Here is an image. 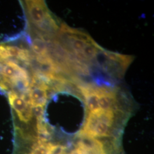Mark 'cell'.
Listing matches in <instances>:
<instances>
[{"mask_svg": "<svg viewBox=\"0 0 154 154\" xmlns=\"http://www.w3.org/2000/svg\"><path fill=\"white\" fill-rule=\"evenodd\" d=\"M30 102L31 106H44L46 105L48 99L47 91L43 88H30Z\"/></svg>", "mask_w": 154, "mask_h": 154, "instance_id": "cell-4", "label": "cell"}, {"mask_svg": "<svg viewBox=\"0 0 154 154\" xmlns=\"http://www.w3.org/2000/svg\"><path fill=\"white\" fill-rule=\"evenodd\" d=\"M70 154H83L81 152H80L79 151H78V149H75L74 150H73L71 152H70Z\"/></svg>", "mask_w": 154, "mask_h": 154, "instance_id": "cell-10", "label": "cell"}, {"mask_svg": "<svg viewBox=\"0 0 154 154\" xmlns=\"http://www.w3.org/2000/svg\"><path fill=\"white\" fill-rule=\"evenodd\" d=\"M8 94L9 103L12 109L16 112L17 116L21 114L29 106H31L26 103L21 96H19L14 91H11Z\"/></svg>", "mask_w": 154, "mask_h": 154, "instance_id": "cell-3", "label": "cell"}, {"mask_svg": "<svg viewBox=\"0 0 154 154\" xmlns=\"http://www.w3.org/2000/svg\"><path fill=\"white\" fill-rule=\"evenodd\" d=\"M32 49L37 55H45L48 54V48L46 41L43 39H34L32 43Z\"/></svg>", "mask_w": 154, "mask_h": 154, "instance_id": "cell-6", "label": "cell"}, {"mask_svg": "<svg viewBox=\"0 0 154 154\" xmlns=\"http://www.w3.org/2000/svg\"><path fill=\"white\" fill-rule=\"evenodd\" d=\"M26 4L30 20L36 26L43 22L49 14L44 1H28Z\"/></svg>", "mask_w": 154, "mask_h": 154, "instance_id": "cell-1", "label": "cell"}, {"mask_svg": "<svg viewBox=\"0 0 154 154\" xmlns=\"http://www.w3.org/2000/svg\"><path fill=\"white\" fill-rule=\"evenodd\" d=\"M102 50V48L99 47L98 45L94 42L92 44H88L82 50V52L86 58L90 61V60L94 59L97 54L98 51Z\"/></svg>", "mask_w": 154, "mask_h": 154, "instance_id": "cell-7", "label": "cell"}, {"mask_svg": "<svg viewBox=\"0 0 154 154\" xmlns=\"http://www.w3.org/2000/svg\"><path fill=\"white\" fill-rule=\"evenodd\" d=\"M69 42L70 48H72V51H82L83 49L88 44V43L86 41L77 39L72 38L68 37ZM92 44V43H91Z\"/></svg>", "mask_w": 154, "mask_h": 154, "instance_id": "cell-8", "label": "cell"}, {"mask_svg": "<svg viewBox=\"0 0 154 154\" xmlns=\"http://www.w3.org/2000/svg\"><path fill=\"white\" fill-rule=\"evenodd\" d=\"M33 114L38 119L43 118L44 114V106H35L32 107Z\"/></svg>", "mask_w": 154, "mask_h": 154, "instance_id": "cell-9", "label": "cell"}, {"mask_svg": "<svg viewBox=\"0 0 154 154\" xmlns=\"http://www.w3.org/2000/svg\"><path fill=\"white\" fill-rule=\"evenodd\" d=\"M106 57H107L109 60L111 61L116 62L120 63V65L123 67H126L130 65L131 62L132 61L133 58L132 57L127 55H122L121 54L109 52V51H105L104 53Z\"/></svg>", "mask_w": 154, "mask_h": 154, "instance_id": "cell-5", "label": "cell"}, {"mask_svg": "<svg viewBox=\"0 0 154 154\" xmlns=\"http://www.w3.org/2000/svg\"><path fill=\"white\" fill-rule=\"evenodd\" d=\"M5 64L1 75L10 81L18 78L29 79L27 71L12 61H4Z\"/></svg>", "mask_w": 154, "mask_h": 154, "instance_id": "cell-2", "label": "cell"}, {"mask_svg": "<svg viewBox=\"0 0 154 154\" xmlns=\"http://www.w3.org/2000/svg\"><path fill=\"white\" fill-rule=\"evenodd\" d=\"M0 53H1V45H0Z\"/></svg>", "mask_w": 154, "mask_h": 154, "instance_id": "cell-11", "label": "cell"}]
</instances>
